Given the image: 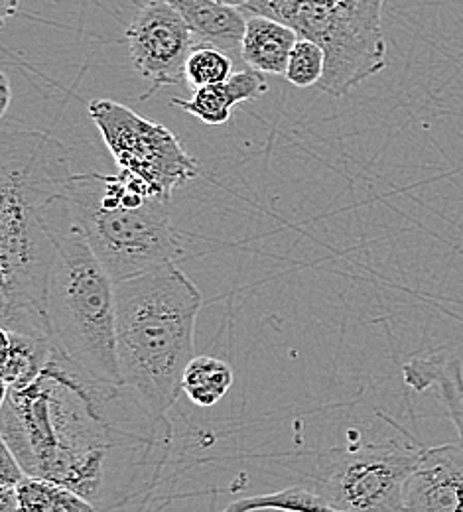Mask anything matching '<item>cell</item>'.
<instances>
[{"label": "cell", "instance_id": "obj_15", "mask_svg": "<svg viewBox=\"0 0 463 512\" xmlns=\"http://www.w3.org/2000/svg\"><path fill=\"white\" fill-rule=\"evenodd\" d=\"M54 343L44 333L2 329V384L22 390L38 381L54 357Z\"/></svg>", "mask_w": 463, "mask_h": 512}, {"label": "cell", "instance_id": "obj_5", "mask_svg": "<svg viewBox=\"0 0 463 512\" xmlns=\"http://www.w3.org/2000/svg\"><path fill=\"white\" fill-rule=\"evenodd\" d=\"M46 314L54 349L101 383L123 384L117 359V284L79 223L58 237Z\"/></svg>", "mask_w": 463, "mask_h": 512}, {"label": "cell", "instance_id": "obj_2", "mask_svg": "<svg viewBox=\"0 0 463 512\" xmlns=\"http://www.w3.org/2000/svg\"><path fill=\"white\" fill-rule=\"evenodd\" d=\"M71 180V152L62 140L40 130L2 128V329L50 335L46 296L58 258V235L77 223Z\"/></svg>", "mask_w": 463, "mask_h": 512}, {"label": "cell", "instance_id": "obj_25", "mask_svg": "<svg viewBox=\"0 0 463 512\" xmlns=\"http://www.w3.org/2000/svg\"><path fill=\"white\" fill-rule=\"evenodd\" d=\"M213 2H217V4H221V6H227V8H237V10H241V8H245L251 0H213Z\"/></svg>", "mask_w": 463, "mask_h": 512}, {"label": "cell", "instance_id": "obj_12", "mask_svg": "<svg viewBox=\"0 0 463 512\" xmlns=\"http://www.w3.org/2000/svg\"><path fill=\"white\" fill-rule=\"evenodd\" d=\"M404 383L416 392L434 390L448 410L463 448V365L450 353L412 357L402 367Z\"/></svg>", "mask_w": 463, "mask_h": 512}, {"label": "cell", "instance_id": "obj_11", "mask_svg": "<svg viewBox=\"0 0 463 512\" xmlns=\"http://www.w3.org/2000/svg\"><path fill=\"white\" fill-rule=\"evenodd\" d=\"M268 91L265 75L255 69L235 71L225 83L211 85L194 91L190 99L174 97L172 107L182 109L184 113L199 119L205 125L217 127L225 125L231 119V113L237 105L257 101Z\"/></svg>", "mask_w": 463, "mask_h": 512}, {"label": "cell", "instance_id": "obj_6", "mask_svg": "<svg viewBox=\"0 0 463 512\" xmlns=\"http://www.w3.org/2000/svg\"><path fill=\"white\" fill-rule=\"evenodd\" d=\"M385 0H251V16L278 20L322 46L326 73L318 89L345 97L387 67L381 28Z\"/></svg>", "mask_w": 463, "mask_h": 512}, {"label": "cell", "instance_id": "obj_8", "mask_svg": "<svg viewBox=\"0 0 463 512\" xmlns=\"http://www.w3.org/2000/svg\"><path fill=\"white\" fill-rule=\"evenodd\" d=\"M89 117L99 128L119 174L138 192L170 203L178 188L198 178V160L170 128L109 99L91 101Z\"/></svg>", "mask_w": 463, "mask_h": 512}, {"label": "cell", "instance_id": "obj_23", "mask_svg": "<svg viewBox=\"0 0 463 512\" xmlns=\"http://www.w3.org/2000/svg\"><path fill=\"white\" fill-rule=\"evenodd\" d=\"M12 101V85L4 71H0V119L6 117V111Z\"/></svg>", "mask_w": 463, "mask_h": 512}, {"label": "cell", "instance_id": "obj_7", "mask_svg": "<svg viewBox=\"0 0 463 512\" xmlns=\"http://www.w3.org/2000/svg\"><path fill=\"white\" fill-rule=\"evenodd\" d=\"M422 448L379 438L328 449L314 459L310 489L337 512H404V487Z\"/></svg>", "mask_w": 463, "mask_h": 512}, {"label": "cell", "instance_id": "obj_22", "mask_svg": "<svg viewBox=\"0 0 463 512\" xmlns=\"http://www.w3.org/2000/svg\"><path fill=\"white\" fill-rule=\"evenodd\" d=\"M0 512H22L16 487H0Z\"/></svg>", "mask_w": 463, "mask_h": 512}, {"label": "cell", "instance_id": "obj_20", "mask_svg": "<svg viewBox=\"0 0 463 512\" xmlns=\"http://www.w3.org/2000/svg\"><path fill=\"white\" fill-rule=\"evenodd\" d=\"M326 73V54L322 46L308 38H300L290 54V60L286 65V81L294 87L308 89L318 87Z\"/></svg>", "mask_w": 463, "mask_h": 512}, {"label": "cell", "instance_id": "obj_13", "mask_svg": "<svg viewBox=\"0 0 463 512\" xmlns=\"http://www.w3.org/2000/svg\"><path fill=\"white\" fill-rule=\"evenodd\" d=\"M188 24L201 44H211L231 58L241 60V42L247 18L237 8L221 6L213 0H164Z\"/></svg>", "mask_w": 463, "mask_h": 512}, {"label": "cell", "instance_id": "obj_17", "mask_svg": "<svg viewBox=\"0 0 463 512\" xmlns=\"http://www.w3.org/2000/svg\"><path fill=\"white\" fill-rule=\"evenodd\" d=\"M16 491L22 512H97L75 491L50 479L26 477Z\"/></svg>", "mask_w": 463, "mask_h": 512}, {"label": "cell", "instance_id": "obj_4", "mask_svg": "<svg viewBox=\"0 0 463 512\" xmlns=\"http://www.w3.org/2000/svg\"><path fill=\"white\" fill-rule=\"evenodd\" d=\"M71 205L93 255L115 284L184 256L168 203L138 192L119 172L73 174Z\"/></svg>", "mask_w": 463, "mask_h": 512}, {"label": "cell", "instance_id": "obj_16", "mask_svg": "<svg viewBox=\"0 0 463 512\" xmlns=\"http://www.w3.org/2000/svg\"><path fill=\"white\" fill-rule=\"evenodd\" d=\"M233 381L235 375L229 363L209 355H198L184 371L182 390L194 404L209 408L225 398Z\"/></svg>", "mask_w": 463, "mask_h": 512}, {"label": "cell", "instance_id": "obj_1", "mask_svg": "<svg viewBox=\"0 0 463 512\" xmlns=\"http://www.w3.org/2000/svg\"><path fill=\"white\" fill-rule=\"evenodd\" d=\"M0 436L28 477L64 485L97 512H117L156 489L172 428L127 386L101 383L54 351L38 381L4 388Z\"/></svg>", "mask_w": 463, "mask_h": 512}, {"label": "cell", "instance_id": "obj_10", "mask_svg": "<svg viewBox=\"0 0 463 512\" xmlns=\"http://www.w3.org/2000/svg\"><path fill=\"white\" fill-rule=\"evenodd\" d=\"M404 512H463V448H422L404 487Z\"/></svg>", "mask_w": 463, "mask_h": 512}, {"label": "cell", "instance_id": "obj_19", "mask_svg": "<svg viewBox=\"0 0 463 512\" xmlns=\"http://www.w3.org/2000/svg\"><path fill=\"white\" fill-rule=\"evenodd\" d=\"M233 67H235V62L227 52H223L211 44L196 42L194 50L188 56L184 75H186L188 85L198 91L203 87L225 83L235 73Z\"/></svg>", "mask_w": 463, "mask_h": 512}, {"label": "cell", "instance_id": "obj_24", "mask_svg": "<svg viewBox=\"0 0 463 512\" xmlns=\"http://www.w3.org/2000/svg\"><path fill=\"white\" fill-rule=\"evenodd\" d=\"M20 0H0V22L2 26L8 22L10 16H14L18 12Z\"/></svg>", "mask_w": 463, "mask_h": 512}, {"label": "cell", "instance_id": "obj_9", "mask_svg": "<svg viewBox=\"0 0 463 512\" xmlns=\"http://www.w3.org/2000/svg\"><path fill=\"white\" fill-rule=\"evenodd\" d=\"M125 38L136 71L148 81L140 101L186 81V62L198 40L168 2L148 0L140 6Z\"/></svg>", "mask_w": 463, "mask_h": 512}, {"label": "cell", "instance_id": "obj_21", "mask_svg": "<svg viewBox=\"0 0 463 512\" xmlns=\"http://www.w3.org/2000/svg\"><path fill=\"white\" fill-rule=\"evenodd\" d=\"M26 477L28 475L14 453L0 444V487H18Z\"/></svg>", "mask_w": 463, "mask_h": 512}, {"label": "cell", "instance_id": "obj_14", "mask_svg": "<svg viewBox=\"0 0 463 512\" xmlns=\"http://www.w3.org/2000/svg\"><path fill=\"white\" fill-rule=\"evenodd\" d=\"M298 40L296 30L278 20L249 16L241 42V62L263 75H284Z\"/></svg>", "mask_w": 463, "mask_h": 512}, {"label": "cell", "instance_id": "obj_18", "mask_svg": "<svg viewBox=\"0 0 463 512\" xmlns=\"http://www.w3.org/2000/svg\"><path fill=\"white\" fill-rule=\"evenodd\" d=\"M337 512L312 489L306 487H288L278 493L259 495L251 499H237L223 512Z\"/></svg>", "mask_w": 463, "mask_h": 512}, {"label": "cell", "instance_id": "obj_3", "mask_svg": "<svg viewBox=\"0 0 463 512\" xmlns=\"http://www.w3.org/2000/svg\"><path fill=\"white\" fill-rule=\"evenodd\" d=\"M203 296L178 266L166 264L117 284V359L123 386L158 418L178 402L194 355Z\"/></svg>", "mask_w": 463, "mask_h": 512}]
</instances>
